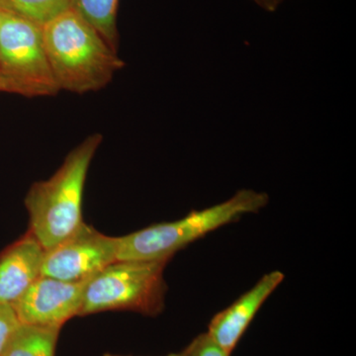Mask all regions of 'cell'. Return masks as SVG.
Masks as SVG:
<instances>
[{
	"instance_id": "6da1fadb",
	"label": "cell",
	"mask_w": 356,
	"mask_h": 356,
	"mask_svg": "<svg viewBox=\"0 0 356 356\" xmlns=\"http://www.w3.org/2000/svg\"><path fill=\"white\" fill-rule=\"evenodd\" d=\"M42 29L44 50L60 90L77 95L100 90L125 65L97 30L72 8Z\"/></svg>"
},
{
	"instance_id": "7a4b0ae2",
	"label": "cell",
	"mask_w": 356,
	"mask_h": 356,
	"mask_svg": "<svg viewBox=\"0 0 356 356\" xmlns=\"http://www.w3.org/2000/svg\"><path fill=\"white\" fill-rule=\"evenodd\" d=\"M92 134L65 156L53 177L35 182L25 197L29 232L44 250L55 247L83 224L84 185L91 161L102 142Z\"/></svg>"
},
{
	"instance_id": "3957f363",
	"label": "cell",
	"mask_w": 356,
	"mask_h": 356,
	"mask_svg": "<svg viewBox=\"0 0 356 356\" xmlns=\"http://www.w3.org/2000/svg\"><path fill=\"white\" fill-rule=\"evenodd\" d=\"M268 201L264 192L242 189L224 202L192 211L177 221L159 222L117 236V261H170L178 250L245 215L259 212Z\"/></svg>"
},
{
	"instance_id": "277c9868",
	"label": "cell",
	"mask_w": 356,
	"mask_h": 356,
	"mask_svg": "<svg viewBox=\"0 0 356 356\" xmlns=\"http://www.w3.org/2000/svg\"><path fill=\"white\" fill-rule=\"evenodd\" d=\"M168 259L117 261L86 283L81 316L106 311H133L156 316L165 307L163 273Z\"/></svg>"
},
{
	"instance_id": "5b68a950",
	"label": "cell",
	"mask_w": 356,
	"mask_h": 356,
	"mask_svg": "<svg viewBox=\"0 0 356 356\" xmlns=\"http://www.w3.org/2000/svg\"><path fill=\"white\" fill-rule=\"evenodd\" d=\"M0 77L14 95L41 97L60 91L44 50L41 26L3 11H0Z\"/></svg>"
},
{
	"instance_id": "8992f818",
	"label": "cell",
	"mask_w": 356,
	"mask_h": 356,
	"mask_svg": "<svg viewBox=\"0 0 356 356\" xmlns=\"http://www.w3.org/2000/svg\"><path fill=\"white\" fill-rule=\"evenodd\" d=\"M117 261V236L83 222L55 247L44 250L41 275L65 282L88 281Z\"/></svg>"
},
{
	"instance_id": "52a82bcc",
	"label": "cell",
	"mask_w": 356,
	"mask_h": 356,
	"mask_svg": "<svg viewBox=\"0 0 356 356\" xmlns=\"http://www.w3.org/2000/svg\"><path fill=\"white\" fill-rule=\"evenodd\" d=\"M88 281L65 282L40 276L13 305L20 324L60 329L79 316Z\"/></svg>"
},
{
	"instance_id": "ba28073f",
	"label": "cell",
	"mask_w": 356,
	"mask_h": 356,
	"mask_svg": "<svg viewBox=\"0 0 356 356\" xmlns=\"http://www.w3.org/2000/svg\"><path fill=\"white\" fill-rule=\"evenodd\" d=\"M283 280L284 274L280 270L266 274L254 287L211 320L208 334L227 355L231 356L257 312Z\"/></svg>"
},
{
	"instance_id": "9c48e42d",
	"label": "cell",
	"mask_w": 356,
	"mask_h": 356,
	"mask_svg": "<svg viewBox=\"0 0 356 356\" xmlns=\"http://www.w3.org/2000/svg\"><path fill=\"white\" fill-rule=\"evenodd\" d=\"M44 248L29 231L0 254V304L13 306L41 276Z\"/></svg>"
},
{
	"instance_id": "30bf717a",
	"label": "cell",
	"mask_w": 356,
	"mask_h": 356,
	"mask_svg": "<svg viewBox=\"0 0 356 356\" xmlns=\"http://www.w3.org/2000/svg\"><path fill=\"white\" fill-rule=\"evenodd\" d=\"M60 330L20 324L0 356H55Z\"/></svg>"
},
{
	"instance_id": "8fae6325",
	"label": "cell",
	"mask_w": 356,
	"mask_h": 356,
	"mask_svg": "<svg viewBox=\"0 0 356 356\" xmlns=\"http://www.w3.org/2000/svg\"><path fill=\"white\" fill-rule=\"evenodd\" d=\"M119 0H70V8L83 16L97 30L103 39L116 51L118 33L116 27Z\"/></svg>"
},
{
	"instance_id": "7c38bea8",
	"label": "cell",
	"mask_w": 356,
	"mask_h": 356,
	"mask_svg": "<svg viewBox=\"0 0 356 356\" xmlns=\"http://www.w3.org/2000/svg\"><path fill=\"white\" fill-rule=\"evenodd\" d=\"M70 8V0H0V11L41 26Z\"/></svg>"
},
{
	"instance_id": "4fadbf2b",
	"label": "cell",
	"mask_w": 356,
	"mask_h": 356,
	"mask_svg": "<svg viewBox=\"0 0 356 356\" xmlns=\"http://www.w3.org/2000/svg\"><path fill=\"white\" fill-rule=\"evenodd\" d=\"M175 356H229L208 334H199L181 353Z\"/></svg>"
},
{
	"instance_id": "5bb4252c",
	"label": "cell",
	"mask_w": 356,
	"mask_h": 356,
	"mask_svg": "<svg viewBox=\"0 0 356 356\" xmlns=\"http://www.w3.org/2000/svg\"><path fill=\"white\" fill-rule=\"evenodd\" d=\"M19 325V320L13 307L7 304H0V355Z\"/></svg>"
},
{
	"instance_id": "9a60e30c",
	"label": "cell",
	"mask_w": 356,
	"mask_h": 356,
	"mask_svg": "<svg viewBox=\"0 0 356 356\" xmlns=\"http://www.w3.org/2000/svg\"><path fill=\"white\" fill-rule=\"evenodd\" d=\"M255 4L268 13H274L284 0H252Z\"/></svg>"
},
{
	"instance_id": "2e32d148",
	"label": "cell",
	"mask_w": 356,
	"mask_h": 356,
	"mask_svg": "<svg viewBox=\"0 0 356 356\" xmlns=\"http://www.w3.org/2000/svg\"><path fill=\"white\" fill-rule=\"evenodd\" d=\"M0 92L13 93V90H11L9 84L7 83L4 79H2L1 77H0Z\"/></svg>"
},
{
	"instance_id": "e0dca14e",
	"label": "cell",
	"mask_w": 356,
	"mask_h": 356,
	"mask_svg": "<svg viewBox=\"0 0 356 356\" xmlns=\"http://www.w3.org/2000/svg\"><path fill=\"white\" fill-rule=\"evenodd\" d=\"M104 356H122V355H109V353H107V355H105ZM168 356H175V355H170Z\"/></svg>"
}]
</instances>
